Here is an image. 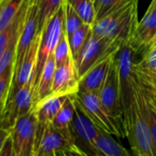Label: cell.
<instances>
[{"instance_id": "6da1fadb", "label": "cell", "mask_w": 156, "mask_h": 156, "mask_svg": "<svg viewBox=\"0 0 156 156\" xmlns=\"http://www.w3.org/2000/svg\"><path fill=\"white\" fill-rule=\"evenodd\" d=\"M123 127L134 156H153L150 127L145 111L144 88L135 75L131 98L122 104Z\"/></svg>"}, {"instance_id": "7a4b0ae2", "label": "cell", "mask_w": 156, "mask_h": 156, "mask_svg": "<svg viewBox=\"0 0 156 156\" xmlns=\"http://www.w3.org/2000/svg\"><path fill=\"white\" fill-rule=\"evenodd\" d=\"M138 22V2L133 0L125 7L97 21L93 25L92 33L98 37L119 38L128 41Z\"/></svg>"}, {"instance_id": "3957f363", "label": "cell", "mask_w": 156, "mask_h": 156, "mask_svg": "<svg viewBox=\"0 0 156 156\" xmlns=\"http://www.w3.org/2000/svg\"><path fill=\"white\" fill-rule=\"evenodd\" d=\"M126 41L119 38L98 37L91 33L75 60H73L79 78L92 66L111 57L119 51Z\"/></svg>"}, {"instance_id": "277c9868", "label": "cell", "mask_w": 156, "mask_h": 156, "mask_svg": "<svg viewBox=\"0 0 156 156\" xmlns=\"http://www.w3.org/2000/svg\"><path fill=\"white\" fill-rule=\"evenodd\" d=\"M64 29L63 3L49 20L41 32V39L38 51L36 67L33 74V94L38 87L40 78L48 59L54 53L55 48L62 37Z\"/></svg>"}, {"instance_id": "5b68a950", "label": "cell", "mask_w": 156, "mask_h": 156, "mask_svg": "<svg viewBox=\"0 0 156 156\" xmlns=\"http://www.w3.org/2000/svg\"><path fill=\"white\" fill-rule=\"evenodd\" d=\"M75 99V112L70 130L74 146L87 156H99L96 148V138L99 128L90 119Z\"/></svg>"}, {"instance_id": "8992f818", "label": "cell", "mask_w": 156, "mask_h": 156, "mask_svg": "<svg viewBox=\"0 0 156 156\" xmlns=\"http://www.w3.org/2000/svg\"><path fill=\"white\" fill-rule=\"evenodd\" d=\"M98 98L108 114L124 129L119 73L115 58L111 62L108 75L98 92Z\"/></svg>"}, {"instance_id": "52a82bcc", "label": "cell", "mask_w": 156, "mask_h": 156, "mask_svg": "<svg viewBox=\"0 0 156 156\" xmlns=\"http://www.w3.org/2000/svg\"><path fill=\"white\" fill-rule=\"evenodd\" d=\"M75 98L90 119L101 129L119 138H125V131L108 114L98 94L78 90Z\"/></svg>"}, {"instance_id": "ba28073f", "label": "cell", "mask_w": 156, "mask_h": 156, "mask_svg": "<svg viewBox=\"0 0 156 156\" xmlns=\"http://www.w3.org/2000/svg\"><path fill=\"white\" fill-rule=\"evenodd\" d=\"M37 125L33 110L17 120L10 130L13 156H35Z\"/></svg>"}, {"instance_id": "9c48e42d", "label": "cell", "mask_w": 156, "mask_h": 156, "mask_svg": "<svg viewBox=\"0 0 156 156\" xmlns=\"http://www.w3.org/2000/svg\"><path fill=\"white\" fill-rule=\"evenodd\" d=\"M33 79H31L11 98L5 100L2 128L10 131L20 117L33 110Z\"/></svg>"}, {"instance_id": "30bf717a", "label": "cell", "mask_w": 156, "mask_h": 156, "mask_svg": "<svg viewBox=\"0 0 156 156\" xmlns=\"http://www.w3.org/2000/svg\"><path fill=\"white\" fill-rule=\"evenodd\" d=\"M73 148L75 146L72 138L51 124L36 143L35 156H58L59 153Z\"/></svg>"}, {"instance_id": "8fae6325", "label": "cell", "mask_w": 156, "mask_h": 156, "mask_svg": "<svg viewBox=\"0 0 156 156\" xmlns=\"http://www.w3.org/2000/svg\"><path fill=\"white\" fill-rule=\"evenodd\" d=\"M80 78L77 74L73 59L56 66L54 73L51 94L50 96L74 95L79 89Z\"/></svg>"}, {"instance_id": "7c38bea8", "label": "cell", "mask_w": 156, "mask_h": 156, "mask_svg": "<svg viewBox=\"0 0 156 156\" xmlns=\"http://www.w3.org/2000/svg\"><path fill=\"white\" fill-rule=\"evenodd\" d=\"M156 37V13L146 11L128 41L135 53H145Z\"/></svg>"}, {"instance_id": "4fadbf2b", "label": "cell", "mask_w": 156, "mask_h": 156, "mask_svg": "<svg viewBox=\"0 0 156 156\" xmlns=\"http://www.w3.org/2000/svg\"><path fill=\"white\" fill-rule=\"evenodd\" d=\"M41 39V32H39L26 53V56L22 62V64L12 82V86L10 87V90L9 92L7 98H11L21 87L27 84L30 80L33 79V74H34V71L36 67Z\"/></svg>"}, {"instance_id": "5bb4252c", "label": "cell", "mask_w": 156, "mask_h": 156, "mask_svg": "<svg viewBox=\"0 0 156 156\" xmlns=\"http://www.w3.org/2000/svg\"><path fill=\"white\" fill-rule=\"evenodd\" d=\"M67 97L68 96H49L34 107L33 111L38 121L36 143L41 137L44 129L49 125L52 124L55 116L63 105Z\"/></svg>"}, {"instance_id": "9a60e30c", "label": "cell", "mask_w": 156, "mask_h": 156, "mask_svg": "<svg viewBox=\"0 0 156 156\" xmlns=\"http://www.w3.org/2000/svg\"><path fill=\"white\" fill-rule=\"evenodd\" d=\"M115 56L116 54L95 64L84 75H82L79 80V89L78 90L98 95V92L108 75L111 62Z\"/></svg>"}, {"instance_id": "2e32d148", "label": "cell", "mask_w": 156, "mask_h": 156, "mask_svg": "<svg viewBox=\"0 0 156 156\" xmlns=\"http://www.w3.org/2000/svg\"><path fill=\"white\" fill-rule=\"evenodd\" d=\"M55 70H56V62H55L54 56L52 54L45 63L38 87L33 94V101H34L33 108L38 103H40L41 101H42L51 94L52 82H53Z\"/></svg>"}, {"instance_id": "e0dca14e", "label": "cell", "mask_w": 156, "mask_h": 156, "mask_svg": "<svg viewBox=\"0 0 156 156\" xmlns=\"http://www.w3.org/2000/svg\"><path fill=\"white\" fill-rule=\"evenodd\" d=\"M95 143L99 156H133L112 137V134L101 129Z\"/></svg>"}, {"instance_id": "ac0fdd59", "label": "cell", "mask_w": 156, "mask_h": 156, "mask_svg": "<svg viewBox=\"0 0 156 156\" xmlns=\"http://www.w3.org/2000/svg\"><path fill=\"white\" fill-rule=\"evenodd\" d=\"M74 95H70L67 97L66 100L64 101L63 105L62 106V108H60V110L58 111L57 115L55 116L52 121V125L56 129H58L59 130H61L62 132H63L64 134H66L71 138L72 135H71L70 127L75 112Z\"/></svg>"}, {"instance_id": "d6986e66", "label": "cell", "mask_w": 156, "mask_h": 156, "mask_svg": "<svg viewBox=\"0 0 156 156\" xmlns=\"http://www.w3.org/2000/svg\"><path fill=\"white\" fill-rule=\"evenodd\" d=\"M66 1L73 7L84 23L92 26L95 24V0H66Z\"/></svg>"}, {"instance_id": "ffe728a7", "label": "cell", "mask_w": 156, "mask_h": 156, "mask_svg": "<svg viewBox=\"0 0 156 156\" xmlns=\"http://www.w3.org/2000/svg\"><path fill=\"white\" fill-rule=\"evenodd\" d=\"M92 28H93L92 25L84 23L69 38L70 48H71L72 56L73 60L76 59V57L81 51L82 48L87 41L88 38L90 37L92 33Z\"/></svg>"}, {"instance_id": "44dd1931", "label": "cell", "mask_w": 156, "mask_h": 156, "mask_svg": "<svg viewBox=\"0 0 156 156\" xmlns=\"http://www.w3.org/2000/svg\"><path fill=\"white\" fill-rule=\"evenodd\" d=\"M25 0H6L0 10V31L9 26L20 12Z\"/></svg>"}, {"instance_id": "7402d4cb", "label": "cell", "mask_w": 156, "mask_h": 156, "mask_svg": "<svg viewBox=\"0 0 156 156\" xmlns=\"http://www.w3.org/2000/svg\"><path fill=\"white\" fill-rule=\"evenodd\" d=\"M131 1L133 0H95V23L112 12L125 7Z\"/></svg>"}, {"instance_id": "603a6c76", "label": "cell", "mask_w": 156, "mask_h": 156, "mask_svg": "<svg viewBox=\"0 0 156 156\" xmlns=\"http://www.w3.org/2000/svg\"><path fill=\"white\" fill-rule=\"evenodd\" d=\"M63 1L64 0H40L39 32H42L49 20L61 8Z\"/></svg>"}, {"instance_id": "cb8c5ba5", "label": "cell", "mask_w": 156, "mask_h": 156, "mask_svg": "<svg viewBox=\"0 0 156 156\" xmlns=\"http://www.w3.org/2000/svg\"><path fill=\"white\" fill-rule=\"evenodd\" d=\"M63 9H64V30L66 31L68 38H70L84 24V22L66 0L63 1Z\"/></svg>"}, {"instance_id": "d4e9b609", "label": "cell", "mask_w": 156, "mask_h": 156, "mask_svg": "<svg viewBox=\"0 0 156 156\" xmlns=\"http://www.w3.org/2000/svg\"><path fill=\"white\" fill-rule=\"evenodd\" d=\"M53 56L55 59L56 66H60V65L67 62L71 59H73L71 48H70L69 38H68L64 29H63L62 37H61V39H60V41H59V42L55 48Z\"/></svg>"}, {"instance_id": "484cf974", "label": "cell", "mask_w": 156, "mask_h": 156, "mask_svg": "<svg viewBox=\"0 0 156 156\" xmlns=\"http://www.w3.org/2000/svg\"><path fill=\"white\" fill-rule=\"evenodd\" d=\"M143 88H144V87H143ZM144 94H145V111H146V116H147V119H148V123H149V127H150L152 154H153V156H156V109L151 105V103L147 96L145 88H144Z\"/></svg>"}, {"instance_id": "4316f807", "label": "cell", "mask_w": 156, "mask_h": 156, "mask_svg": "<svg viewBox=\"0 0 156 156\" xmlns=\"http://www.w3.org/2000/svg\"><path fill=\"white\" fill-rule=\"evenodd\" d=\"M14 77V65L9 66L0 76V104L7 99Z\"/></svg>"}, {"instance_id": "83f0119b", "label": "cell", "mask_w": 156, "mask_h": 156, "mask_svg": "<svg viewBox=\"0 0 156 156\" xmlns=\"http://www.w3.org/2000/svg\"><path fill=\"white\" fill-rule=\"evenodd\" d=\"M141 68L156 74V45L151 46L142 54V60L137 63Z\"/></svg>"}, {"instance_id": "f1b7e54d", "label": "cell", "mask_w": 156, "mask_h": 156, "mask_svg": "<svg viewBox=\"0 0 156 156\" xmlns=\"http://www.w3.org/2000/svg\"><path fill=\"white\" fill-rule=\"evenodd\" d=\"M18 21H19V13L17 15V17L15 18V20H13V22L8 26L5 30L0 31V57L3 54L4 51L6 50L9 41H10V38L17 27V24H18Z\"/></svg>"}, {"instance_id": "f546056e", "label": "cell", "mask_w": 156, "mask_h": 156, "mask_svg": "<svg viewBox=\"0 0 156 156\" xmlns=\"http://www.w3.org/2000/svg\"><path fill=\"white\" fill-rule=\"evenodd\" d=\"M0 156H13V150H12V140L9 135L8 140H6L3 149L0 152Z\"/></svg>"}, {"instance_id": "4dcf8cb0", "label": "cell", "mask_w": 156, "mask_h": 156, "mask_svg": "<svg viewBox=\"0 0 156 156\" xmlns=\"http://www.w3.org/2000/svg\"><path fill=\"white\" fill-rule=\"evenodd\" d=\"M58 155H60V156H87L83 151H81L80 150H78L76 147L73 148V149H72V150H69V151L61 152Z\"/></svg>"}, {"instance_id": "1f68e13d", "label": "cell", "mask_w": 156, "mask_h": 156, "mask_svg": "<svg viewBox=\"0 0 156 156\" xmlns=\"http://www.w3.org/2000/svg\"><path fill=\"white\" fill-rule=\"evenodd\" d=\"M10 135V131L5 129H0V152H1L3 146Z\"/></svg>"}, {"instance_id": "d6a6232c", "label": "cell", "mask_w": 156, "mask_h": 156, "mask_svg": "<svg viewBox=\"0 0 156 156\" xmlns=\"http://www.w3.org/2000/svg\"><path fill=\"white\" fill-rule=\"evenodd\" d=\"M144 88H145V87H144ZM145 90H146L147 96H148V98H149V99H150L151 105H152V106L154 107V108L156 109V94H154V93H152V92L147 90L146 88H145Z\"/></svg>"}, {"instance_id": "836d02e7", "label": "cell", "mask_w": 156, "mask_h": 156, "mask_svg": "<svg viewBox=\"0 0 156 156\" xmlns=\"http://www.w3.org/2000/svg\"><path fill=\"white\" fill-rule=\"evenodd\" d=\"M4 105H5V101H3L1 104H0V129L2 128V123H3V108H4Z\"/></svg>"}, {"instance_id": "e575fe53", "label": "cell", "mask_w": 156, "mask_h": 156, "mask_svg": "<svg viewBox=\"0 0 156 156\" xmlns=\"http://www.w3.org/2000/svg\"><path fill=\"white\" fill-rule=\"evenodd\" d=\"M147 11L149 12H155L156 13V0H152L151 3L150 4Z\"/></svg>"}, {"instance_id": "d590c367", "label": "cell", "mask_w": 156, "mask_h": 156, "mask_svg": "<svg viewBox=\"0 0 156 156\" xmlns=\"http://www.w3.org/2000/svg\"><path fill=\"white\" fill-rule=\"evenodd\" d=\"M5 1H6V0H5ZM5 1H4V2H5ZM4 2H3V3H2L1 5H0V10H1V9H2V6H3V4H4Z\"/></svg>"}, {"instance_id": "8d00e7d4", "label": "cell", "mask_w": 156, "mask_h": 156, "mask_svg": "<svg viewBox=\"0 0 156 156\" xmlns=\"http://www.w3.org/2000/svg\"><path fill=\"white\" fill-rule=\"evenodd\" d=\"M4 1H5V0H0V5H1Z\"/></svg>"}, {"instance_id": "74e56055", "label": "cell", "mask_w": 156, "mask_h": 156, "mask_svg": "<svg viewBox=\"0 0 156 156\" xmlns=\"http://www.w3.org/2000/svg\"><path fill=\"white\" fill-rule=\"evenodd\" d=\"M134 1H136V2H138V3H139V0H134Z\"/></svg>"}, {"instance_id": "f35d334b", "label": "cell", "mask_w": 156, "mask_h": 156, "mask_svg": "<svg viewBox=\"0 0 156 156\" xmlns=\"http://www.w3.org/2000/svg\"><path fill=\"white\" fill-rule=\"evenodd\" d=\"M154 45H156V43H155V44H154Z\"/></svg>"}, {"instance_id": "ab89813d", "label": "cell", "mask_w": 156, "mask_h": 156, "mask_svg": "<svg viewBox=\"0 0 156 156\" xmlns=\"http://www.w3.org/2000/svg\"><path fill=\"white\" fill-rule=\"evenodd\" d=\"M58 156H60V155H58Z\"/></svg>"}]
</instances>
